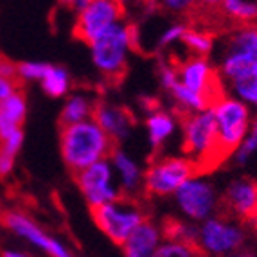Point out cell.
I'll return each instance as SVG.
<instances>
[{"instance_id":"1","label":"cell","mask_w":257,"mask_h":257,"mask_svg":"<svg viewBox=\"0 0 257 257\" xmlns=\"http://www.w3.org/2000/svg\"><path fill=\"white\" fill-rule=\"evenodd\" d=\"M60 150L67 167L77 173L97 160L108 159L113 151V141L97 120L90 117L61 128Z\"/></svg>"},{"instance_id":"2","label":"cell","mask_w":257,"mask_h":257,"mask_svg":"<svg viewBox=\"0 0 257 257\" xmlns=\"http://www.w3.org/2000/svg\"><path fill=\"white\" fill-rule=\"evenodd\" d=\"M182 150L196 167L198 175L225 160L218 141V126L212 108L187 113L182 122Z\"/></svg>"},{"instance_id":"3","label":"cell","mask_w":257,"mask_h":257,"mask_svg":"<svg viewBox=\"0 0 257 257\" xmlns=\"http://www.w3.org/2000/svg\"><path fill=\"white\" fill-rule=\"evenodd\" d=\"M135 43V33L120 20L113 27L95 38L90 45L92 63L101 74L108 77H119L126 70L128 56Z\"/></svg>"},{"instance_id":"4","label":"cell","mask_w":257,"mask_h":257,"mask_svg":"<svg viewBox=\"0 0 257 257\" xmlns=\"http://www.w3.org/2000/svg\"><path fill=\"white\" fill-rule=\"evenodd\" d=\"M210 108L216 117L219 148L223 157L228 159L230 155H234L250 128L252 122L250 106L236 95L230 97L223 94Z\"/></svg>"},{"instance_id":"5","label":"cell","mask_w":257,"mask_h":257,"mask_svg":"<svg viewBox=\"0 0 257 257\" xmlns=\"http://www.w3.org/2000/svg\"><path fill=\"white\" fill-rule=\"evenodd\" d=\"M77 187L85 196L90 209L104 205L108 202L119 200L122 196V189L117 182L115 171L110 162V157L90 164L88 167L76 173Z\"/></svg>"},{"instance_id":"6","label":"cell","mask_w":257,"mask_h":257,"mask_svg":"<svg viewBox=\"0 0 257 257\" xmlns=\"http://www.w3.org/2000/svg\"><path fill=\"white\" fill-rule=\"evenodd\" d=\"M92 216H94V221L99 230L103 232L111 243L119 244V246L124 243L126 237L133 232V228L146 219L137 205H133L132 202H124L122 198L92 209Z\"/></svg>"},{"instance_id":"7","label":"cell","mask_w":257,"mask_h":257,"mask_svg":"<svg viewBox=\"0 0 257 257\" xmlns=\"http://www.w3.org/2000/svg\"><path fill=\"white\" fill-rule=\"evenodd\" d=\"M193 175L198 171L187 157H167L151 164L144 173V185L155 196H173Z\"/></svg>"},{"instance_id":"8","label":"cell","mask_w":257,"mask_h":257,"mask_svg":"<svg viewBox=\"0 0 257 257\" xmlns=\"http://www.w3.org/2000/svg\"><path fill=\"white\" fill-rule=\"evenodd\" d=\"M173 196H175L176 205L182 210V214L194 223H202L203 219L214 216L219 205L214 185L196 175L184 182Z\"/></svg>"},{"instance_id":"9","label":"cell","mask_w":257,"mask_h":257,"mask_svg":"<svg viewBox=\"0 0 257 257\" xmlns=\"http://www.w3.org/2000/svg\"><path fill=\"white\" fill-rule=\"evenodd\" d=\"M77 13L74 33L85 43H92L122 20V4L119 0H94Z\"/></svg>"},{"instance_id":"10","label":"cell","mask_w":257,"mask_h":257,"mask_svg":"<svg viewBox=\"0 0 257 257\" xmlns=\"http://www.w3.org/2000/svg\"><path fill=\"white\" fill-rule=\"evenodd\" d=\"M257 61V26L244 24V27L234 31L228 38L227 47L223 52L221 69L223 77L228 81L236 79L237 76L248 69L250 65Z\"/></svg>"},{"instance_id":"11","label":"cell","mask_w":257,"mask_h":257,"mask_svg":"<svg viewBox=\"0 0 257 257\" xmlns=\"http://www.w3.org/2000/svg\"><path fill=\"white\" fill-rule=\"evenodd\" d=\"M244 243V232L236 223L225 221L221 218L203 219L200 225V236H198V248L203 253L212 255H227L239 250Z\"/></svg>"},{"instance_id":"12","label":"cell","mask_w":257,"mask_h":257,"mask_svg":"<svg viewBox=\"0 0 257 257\" xmlns=\"http://www.w3.org/2000/svg\"><path fill=\"white\" fill-rule=\"evenodd\" d=\"M6 227L13 232L15 236L29 243L31 246L38 248L40 252H45L52 257H69L70 250L67 248V244L61 243L60 239L51 237L47 232L40 227L38 223H35L29 216L22 214V212H9L4 218Z\"/></svg>"},{"instance_id":"13","label":"cell","mask_w":257,"mask_h":257,"mask_svg":"<svg viewBox=\"0 0 257 257\" xmlns=\"http://www.w3.org/2000/svg\"><path fill=\"white\" fill-rule=\"evenodd\" d=\"M178 79L187 88L205 95L212 104L223 95L219 88V77L212 69L210 61L207 60V56L193 54V58L184 61L178 67Z\"/></svg>"},{"instance_id":"14","label":"cell","mask_w":257,"mask_h":257,"mask_svg":"<svg viewBox=\"0 0 257 257\" xmlns=\"http://www.w3.org/2000/svg\"><path fill=\"white\" fill-rule=\"evenodd\" d=\"M164 241V232L155 223L144 219L133 228V232L126 237L122 246V252L128 257H151L157 255L160 243Z\"/></svg>"},{"instance_id":"15","label":"cell","mask_w":257,"mask_h":257,"mask_svg":"<svg viewBox=\"0 0 257 257\" xmlns=\"http://www.w3.org/2000/svg\"><path fill=\"white\" fill-rule=\"evenodd\" d=\"M225 202L239 218L257 219V184L246 178L230 182L225 193Z\"/></svg>"},{"instance_id":"16","label":"cell","mask_w":257,"mask_h":257,"mask_svg":"<svg viewBox=\"0 0 257 257\" xmlns=\"http://www.w3.org/2000/svg\"><path fill=\"white\" fill-rule=\"evenodd\" d=\"M92 117L110 135L113 142H122L132 135V115L124 108L110 103H99L95 104Z\"/></svg>"},{"instance_id":"17","label":"cell","mask_w":257,"mask_h":257,"mask_svg":"<svg viewBox=\"0 0 257 257\" xmlns=\"http://www.w3.org/2000/svg\"><path fill=\"white\" fill-rule=\"evenodd\" d=\"M110 162L115 171L117 182L124 193H135L144 184V173L132 155L124 150H113L110 155Z\"/></svg>"},{"instance_id":"18","label":"cell","mask_w":257,"mask_h":257,"mask_svg":"<svg viewBox=\"0 0 257 257\" xmlns=\"http://www.w3.org/2000/svg\"><path fill=\"white\" fill-rule=\"evenodd\" d=\"M27 117V101L22 92L0 99V139L22 130Z\"/></svg>"},{"instance_id":"19","label":"cell","mask_w":257,"mask_h":257,"mask_svg":"<svg viewBox=\"0 0 257 257\" xmlns=\"http://www.w3.org/2000/svg\"><path fill=\"white\" fill-rule=\"evenodd\" d=\"M146 132L150 144L159 150L166 144L176 132V119L173 113L164 110H153L148 113L146 119Z\"/></svg>"},{"instance_id":"20","label":"cell","mask_w":257,"mask_h":257,"mask_svg":"<svg viewBox=\"0 0 257 257\" xmlns=\"http://www.w3.org/2000/svg\"><path fill=\"white\" fill-rule=\"evenodd\" d=\"M95 104L90 101L88 95L76 94L65 101L63 110H61V126L81 122L85 119H90L94 115Z\"/></svg>"},{"instance_id":"21","label":"cell","mask_w":257,"mask_h":257,"mask_svg":"<svg viewBox=\"0 0 257 257\" xmlns=\"http://www.w3.org/2000/svg\"><path fill=\"white\" fill-rule=\"evenodd\" d=\"M230 85L236 97L244 101L250 108L257 110V61L250 65L241 76L232 79Z\"/></svg>"},{"instance_id":"22","label":"cell","mask_w":257,"mask_h":257,"mask_svg":"<svg viewBox=\"0 0 257 257\" xmlns=\"http://www.w3.org/2000/svg\"><path fill=\"white\" fill-rule=\"evenodd\" d=\"M22 144H24V132L22 130L0 139V178L11 175V171L15 169V162H17V157L22 150Z\"/></svg>"},{"instance_id":"23","label":"cell","mask_w":257,"mask_h":257,"mask_svg":"<svg viewBox=\"0 0 257 257\" xmlns=\"http://www.w3.org/2000/svg\"><path fill=\"white\" fill-rule=\"evenodd\" d=\"M169 94H171V97L175 99V103L178 104L182 110L187 111V113H191V111L205 110V108L212 106V103H210L205 95L198 94V92L191 90V88H187L185 85H182L180 79L171 86Z\"/></svg>"},{"instance_id":"24","label":"cell","mask_w":257,"mask_h":257,"mask_svg":"<svg viewBox=\"0 0 257 257\" xmlns=\"http://www.w3.org/2000/svg\"><path fill=\"white\" fill-rule=\"evenodd\" d=\"M40 85H42V90L51 97H63L70 90V74L63 67L51 65Z\"/></svg>"},{"instance_id":"25","label":"cell","mask_w":257,"mask_h":257,"mask_svg":"<svg viewBox=\"0 0 257 257\" xmlns=\"http://www.w3.org/2000/svg\"><path fill=\"white\" fill-rule=\"evenodd\" d=\"M219 6L232 20H237L241 24H252L257 20L255 0H221Z\"/></svg>"},{"instance_id":"26","label":"cell","mask_w":257,"mask_h":257,"mask_svg":"<svg viewBox=\"0 0 257 257\" xmlns=\"http://www.w3.org/2000/svg\"><path fill=\"white\" fill-rule=\"evenodd\" d=\"M198 236H200V227L194 225V221L191 219L189 221H173L166 228V237L184 241L193 246H198Z\"/></svg>"},{"instance_id":"27","label":"cell","mask_w":257,"mask_h":257,"mask_svg":"<svg viewBox=\"0 0 257 257\" xmlns=\"http://www.w3.org/2000/svg\"><path fill=\"white\" fill-rule=\"evenodd\" d=\"M182 43L185 45V49H189V51L196 56H207L212 51V47H214L212 36H209L207 33H202V31H194V29L185 31Z\"/></svg>"},{"instance_id":"28","label":"cell","mask_w":257,"mask_h":257,"mask_svg":"<svg viewBox=\"0 0 257 257\" xmlns=\"http://www.w3.org/2000/svg\"><path fill=\"white\" fill-rule=\"evenodd\" d=\"M257 153V117L250 122V128L244 135V139L241 141V144L237 146V150L234 151V160L239 166L248 164L250 159Z\"/></svg>"},{"instance_id":"29","label":"cell","mask_w":257,"mask_h":257,"mask_svg":"<svg viewBox=\"0 0 257 257\" xmlns=\"http://www.w3.org/2000/svg\"><path fill=\"white\" fill-rule=\"evenodd\" d=\"M196 253H202L198 246L173 239V237H166L157 250V257H191L196 255Z\"/></svg>"},{"instance_id":"30","label":"cell","mask_w":257,"mask_h":257,"mask_svg":"<svg viewBox=\"0 0 257 257\" xmlns=\"http://www.w3.org/2000/svg\"><path fill=\"white\" fill-rule=\"evenodd\" d=\"M51 63H43V61H22L17 65L18 70V79L24 81H42L43 76L47 74Z\"/></svg>"},{"instance_id":"31","label":"cell","mask_w":257,"mask_h":257,"mask_svg":"<svg viewBox=\"0 0 257 257\" xmlns=\"http://www.w3.org/2000/svg\"><path fill=\"white\" fill-rule=\"evenodd\" d=\"M185 31H187V27H185L184 24H171V26H167L166 29L160 33L159 40H157V49L171 47L176 42H182Z\"/></svg>"},{"instance_id":"32","label":"cell","mask_w":257,"mask_h":257,"mask_svg":"<svg viewBox=\"0 0 257 257\" xmlns=\"http://www.w3.org/2000/svg\"><path fill=\"white\" fill-rule=\"evenodd\" d=\"M159 74H160V85H162L167 92L171 90V86L178 81V69H175L173 65L162 63L159 69Z\"/></svg>"},{"instance_id":"33","label":"cell","mask_w":257,"mask_h":257,"mask_svg":"<svg viewBox=\"0 0 257 257\" xmlns=\"http://www.w3.org/2000/svg\"><path fill=\"white\" fill-rule=\"evenodd\" d=\"M196 4V0H162V6L171 13H185Z\"/></svg>"},{"instance_id":"34","label":"cell","mask_w":257,"mask_h":257,"mask_svg":"<svg viewBox=\"0 0 257 257\" xmlns=\"http://www.w3.org/2000/svg\"><path fill=\"white\" fill-rule=\"evenodd\" d=\"M17 88V79H11V77H0V99L9 97L11 94H15Z\"/></svg>"},{"instance_id":"35","label":"cell","mask_w":257,"mask_h":257,"mask_svg":"<svg viewBox=\"0 0 257 257\" xmlns=\"http://www.w3.org/2000/svg\"><path fill=\"white\" fill-rule=\"evenodd\" d=\"M0 77H11V79H18V70L17 65L9 60H0Z\"/></svg>"},{"instance_id":"36","label":"cell","mask_w":257,"mask_h":257,"mask_svg":"<svg viewBox=\"0 0 257 257\" xmlns=\"http://www.w3.org/2000/svg\"><path fill=\"white\" fill-rule=\"evenodd\" d=\"M2 255H6V257H24V255H27V252H20V250H4Z\"/></svg>"},{"instance_id":"37","label":"cell","mask_w":257,"mask_h":257,"mask_svg":"<svg viewBox=\"0 0 257 257\" xmlns=\"http://www.w3.org/2000/svg\"><path fill=\"white\" fill-rule=\"evenodd\" d=\"M198 4L205 6V8H216V6L221 4V0H196Z\"/></svg>"},{"instance_id":"38","label":"cell","mask_w":257,"mask_h":257,"mask_svg":"<svg viewBox=\"0 0 257 257\" xmlns=\"http://www.w3.org/2000/svg\"><path fill=\"white\" fill-rule=\"evenodd\" d=\"M90 2H94V0H76V4H74V9L76 11H79V9H83L85 6H88Z\"/></svg>"},{"instance_id":"39","label":"cell","mask_w":257,"mask_h":257,"mask_svg":"<svg viewBox=\"0 0 257 257\" xmlns=\"http://www.w3.org/2000/svg\"><path fill=\"white\" fill-rule=\"evenodd\" d=\"M60 2L63 6H72V8H74V4H76V0H60Z\"/></svg>"},{"instance_id":"40","label":"cell","mask_w":257,"mask_h":257,"mask_svg":"<svg viewBox=\"0 0 257 257\" xmlns=\"http://www.w3.org/2000/svg\"><path fill=\"white\" fill-rule=\"evenodd\" d=\"M142 2H144V4H148V6H155V4H157V0H142Z\"/></svg>"},{"instance_id":"41","label":"cell","mask_w":257,"mask_h":257,"mask_svg":"<svg viewBox=\"0 0 257 257\" xmlns=\"http://www.w3.org/2000/svg\"><path fill=\"white\" fill-rule=\"evenodd\" d=\"M119 2H120V4H124V2H128V0H119Z\"/></svg>"}]
</instances>
